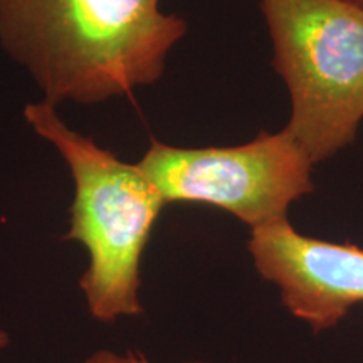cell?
<instances>
[{"mask_svg": "<svg viewBox=\"0 0 363 363\" xmlns=\"http://www.w3.org/2000/svg\"><path fill=\"white\" fill-rule=\"evenodd\" d=\"M185 33L160 0H0V48L56 108L157 83Z\"/></svg>", "mask_w": 363, "mask_h": 363, "instance_id": "cell-1", "label": "cell"}, {"mask_svg": "<svg viewBox=\"0 0 363 363\" xmlns=\"http://www.w3.org/2000/svg\"><path fill=\"white\" fill-rule=\"evenodd\" d=\"M24 120L56 150L72 177L65 239L81 244L88 254L79 289L91 318L113 323L140 315V262L165 199L138 163L120 160L72 130L52 104L27 103Z\"/></svg>", "mask_w": 363, "mask_h": 363, "instance_id": "cell-2", "label": "cell"}, {"mask_svg": "<svg viewBox=\"0 0 363 363\" xmlns=\"http://www.w3.org/2000/svg\"><path fill=\"white\" fill-rule=\"evenodd\" d=\"M291 96L286 130L313 163L353 142L363 118V9L348 0H259Z\"/></svg>", "mask_w": 363, "mask_h": 363, "instance_id": "cell-3", "label": "cell"}, {"mask_svg": "<svg viewBox=\"0 0 363 363\" xmlns=\"http://www.w3.org/2000/svg\"><path fill=\"white\" fill-rule=\"evenodd\" d=\"M138 165L167 203H208L251 227L284 219L289 206L313 190V162L286 128L238 147L152 142Z\"/></svg>", "mask_w": 363, "mask_h": 363, "instance_id": "cell-4", "label": "cell"}, {"mask_svg": "<svg viewBox=\"0 0 363 363\" xmlns=\"http://www.w3.org/2000/svg\"><path fill=\"white\" fill-rule=\"evenodd\" d=\"M254 266L279 288L284 306L320 331L363 301V249L299 234L288 219L252 227Z\"/></svg>", "mask_w": 363, "mask_h": 363, "instance_id": "cell-5", "label": "cell"}, {"mask_svg": "<svg viewBox=\"0 0 363 363\" xmlns=\"http://www.w3.org/2000/svg\"><path fill=\"white\" fill-rule=\"evenodd\" d=\"M83 363H140V355L133 352L120 355V353L111 350H98L86 358Z\"/></svg>", "mask_w": 363, "mask_h": 363, "instance_id": "cell-6", "label": "cell"}, {"mask_svg": "<svg viewBox=\"0 0 363 363\" xmlns=\"http://www.w3.org/2000/svg\"><path fill=\"white\" fill-rule=\"evenodd\" d=\"M9 343H11V337H9V333L7 331L0 330V350H2V348H6Z\"/></svg>", "mask_w": 363, "mask_h": 363, "instance_id": "cell-7", "label": "cell"}, {"mask_svg": "<svg viewBox=\"0 0 363 363\" xmlns=\"http://www.w3.org/2000/svg\"><path fill=\"white\" fill-rule=\"evenodd\" d=\"M348 2L355 4V6H357V7H360V9H363V0H348Z\"/></svg>", "mask_w": 363, "mask_h": 363, "instance_id": "cell-8", "label": "cell"}, {"mask_svg": "<svg viewBox=\"0 0 363 363\" xmlns=\"http://www.w3.org/2000/svg\"><path fill=\"white\" fill-rule=\"evenodd\" d=\"M140 363H150L143 355H140ZM187 363H203V362H187Z\"/></svg>", "mask_w": 363, "mask_h": 363, "instance_id": "cell-9", "label": "cell"}]
</instances>
